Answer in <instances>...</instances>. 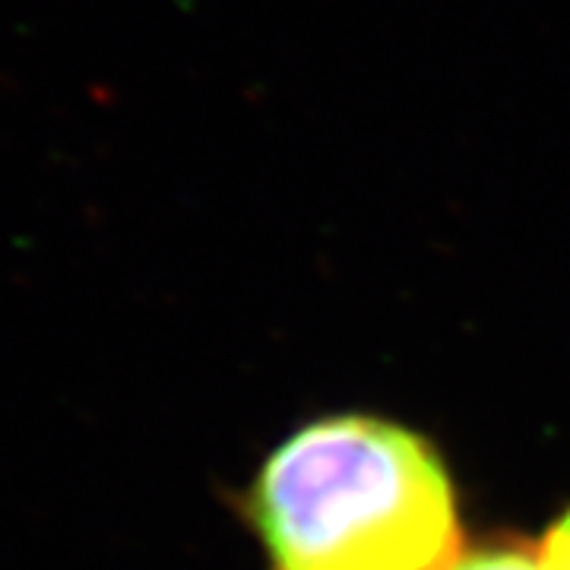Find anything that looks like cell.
I'll list each match as a JSON object with an SVG mask.
<instances>
[{"label": "cell", "instance_id": "cell-2", "mask_svg": "<svg viewBox=\"0 0 570 570\" xmlns=\"http://www.w3.org/2000/svg\"><path fill=\"white\" fill-rule=\"evenodd\" d=\"M444 570H542V561L530 558L527 551L489 549L453 558Z\"/></svg>", "mask_w": 570, "mask_h": 570}, {"label": "cell", "instance_id": "cell-1", "mask_svg": "<svg viewBox=\"0 0 570 570\" xmlns=\"http://www.w3.org/2000/svg\"><path fill=\"white\" fill-rule=\"evenodd\" d=\"M250 513L283 570H444L456 549L441 460L377 419L298 431L266 460Z\"/></svg>", "mask_w": 570, "mask_h": 570}, {"label": "cell", "instance_id": "cell-3", "mask_svg": "<svg viewBox=\"0 0 570 570\" xmlns=\"http://www.w3.org/2000/svg\"><path fill=\"white\" fill-rule=\"evenodd\" d=\"M542 570H570V513L551 527L542 549Z\"/></svg>", "mask_w": 570, "mask_h": 570}]
</instances>
